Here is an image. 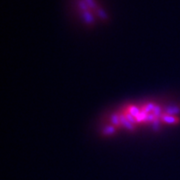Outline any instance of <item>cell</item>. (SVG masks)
Masks as SVG:
<instances>
[]
</instances>
